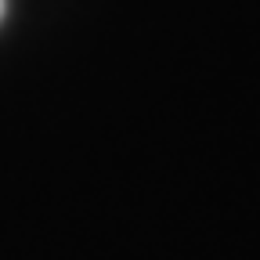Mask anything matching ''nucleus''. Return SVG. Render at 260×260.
Wrapping results in <instances>:
<instances>
[{"mask_svg":"<svg viewBox=\"0 0 260 260\" xmlns=\"http://www.w3.org/2000/svg\"><path fill=\"white\" fill-rule=\"evenodd\" d=\"M0 18H4V0H0Z\"/></svg>","mask_w":260,"mask_h":260,"instance_id":"f257e3e1","label":"nucleus"}]
</instances>
